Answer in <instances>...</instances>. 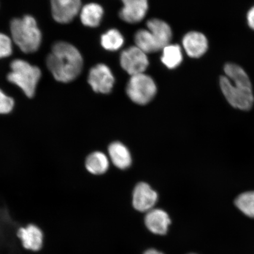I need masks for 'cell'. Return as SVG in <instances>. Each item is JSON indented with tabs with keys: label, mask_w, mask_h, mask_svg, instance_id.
Returning a JSON list of instances; mask_svg holds the SVG:
<instances>
[{
	"label": "cell",
	"mask_w": 254,
	"mask_h": 254,
	"mask_svg": "<svg viewBox=\"0 0 254 254\" xmlns=\"http://www.w3.org/2000/svg\"><path fill=\"white\" fill-rule=\"evenodd\" d=\"M53 18L60 24L73 20L81 9V0H50Z\"/></svg>",
	"instance_id": "9"
},
{
	"label": "cell",
	"mask_w": 254,
	"mask_h": 254,
	"mask_svg": "<svg viewBox=\"0 0 254 254\" xmlns=\"http://www.w3.org/2000/svg\"><path fill=\"white\" fill-rule=\"evenodd\" d=\"M144 222L151 233L158 236H164L168 233L171 221L166 211L161 209L153 208L147 212Z\"/></svg>",
	"instance_id": "13"
},
{
	"label": "cell",
	"mask_w": 254,
	"mask_h": 254,
	"mask_svg": "<svg viewBox=\"0 0 254 254\" xmlns=\"http://www.w3.org/2000/svg\"><path fill=\"white\" fill-rule=\"evenodd\" d=\"M48 69L57 81L67 83L77 78L83 68L80 52L72 44L64 41L54 44L47 57Z\"/></svg>",
	"instance_id": "1"
},
{
	"label": "cell",
	"mask_w": 254,
	"mask_h": 254,
	"mask_svg": "<svg viewBox=\"0 0 254 254\" xmlns=\"http://www.w3.org/2000/svg\"><path fill=\"white\" fill-rule=\"evenodd\" d=\"M158 198L157 193L148 184L140 183L133 192L132 205L136 211L147 212L154 208Z\"/></svg>",
	"instance_id": "10"
},
{
	"label": "cell",
	"mask_w": 254,
	"mask_h": 254,
	"mask_svg": "<svg viewBox=\"0 0 254 254\" xmlns=\"http://www.w3.org/2000/svg\"><path fill=\"white\" fill-rule=\"evenodd\" d=\"M88 82L95 93L106 94L113 90L115 78L109 66L98 64L89 72Z\"/></svg>",
	"instance_id": "8"
},
{
	"label": "cell",
	"mask_w": 254,
	"mask_h": 254,
	"mask_svg": "<svg viewBox=\"0 0 254 254\" xmlns=\"http://www.w3.org/2000/svg\"><path fill=\"white\" fill-rule=\"evenodd\" d=\"M143 254H164L156 249H150L146 250Z\"/></svg>",
	"instance_id": "25"
},
{
	"label": "cell",
	"mask_w": 254,
	"mask_h": 254,
	"mask_svg": "<svg viewBox=\"0 0 254 254\" xmlns=\"http://www.w3.org/2000/svg\"><path fill=\"white\" fill-rule=\"evenodd\" d=\"M224 71L226 76L221 77L220 87L228 103L236 109L250 110L254 98L249 76L240 66L234 64H227Z\"/></svg>",
	"instance_id": "2"
},
{
	"label": "cell",
	"mask_w": 254,
	"mask_h": 254,
	"mask_svg": "<svg viewBox=\"0 0 254 254\" xmlns=\"http://www.w3.org/2000/svg\"></svg>",
	"instance_id": "26"
},
{
	"label": "cell",
	"mask_w": 254,
	"mask_h": 254,
	"mask_svg": "<svg viewBox=\"0 0 254 254\" xmlns=\"http://www.w3.org/2000/svg\"><path fill=\"white\" fill-rule=\"evenodd\" d=\"M16 237L23 250L31 253H39L45 246V235L41 228L35 224H28L18 228Z\"/></svg>",
	"instance_id": "6"
},
{
	"label": "cell",
	"mask_w": 254,
	"mask_h": 254,
	"mask_svg": "<svg viewBox=\"0 0 254 254\" xmlns=\"http://www.w3.org/2000/svg\"><path fill=\"white\" fill-rule=\"evenodd\" d=\"M120 63L124 70L131 76L144 73L149 66L147 54L136 46L124 50L120 55Z\"/></svg>",
	"instance_id": "7"
},
{
	"label": "cell",
	"mask_w": 254,
	"mask_h": 254,
	"mask_svg": "<svg viewBox=\"0 0 254 254\" xmlns=\"http://www.w3.org/2000/svg\"><path fill=\"white\" fill-rule=\"evenodd\" d=\"M12 44L10 38L4 34L0 33V59L11 55Z\"/></svg>",
	"instance_id": "23"
},
{
	"label": "cell",
	"mask_w": 254,
	"mask_h": 254,
	"mask_svg": "<svg viewBox=\"0 0 254 254\" xmlns=\"http://www.w3.org/2000/svg\"><path fill=\"white\" fill-rule=\"evenodd\" d=\"M182 43L184 50L190 58H200L208 50L206 37L198 31H190L187 33L183 37Z\"/></svg>",
	"instance_id": "12"
},
{
	"label": "cell",
	"mask_w": 254,
	"mask_h": 254,
	"mask_svg": "<svg viewBox=\"0 0 254 254\" xmlns=\"http://www.w3.org/2000/svg\"><path fill=\"white\" fill-rule=\"evenodd\" d=\"M12 41L24 53H33L39 50L42 34L37 21L31 15L15 18L10 23Z\"/></svg>",
	"instance_id": "3"
},
{
	"label": "cell",
	"mask_w": 254,
	"mask_h": 254,
	"mask_svg": "<svg viewBox=\"0 0 254 254\" xmlns=\"http://www.w3.org/2000/svg\"><path fill=\"white\" fill-rule=\"evenodd\" d=\"M161 62L170 69H176L183 61L181 47L178 44H168L162 50Z\"/></svg>",
	"instance_id": "18"
},
{
	"label": "cell",
	"mask_w": 254,
	"mask_h": 254,
	"mask_svg": "<svg viewBox=\"0 0 254 254\" xmlns=\"http://www.w3.org/2000/svg\"><path fill=\"white\" fill-rule=\"evenodd\" d=\"M85 166L91 174H104L109 170V159L103 152L95 151L88 155L85 161Z\"/></svg>",
	"instance_id": "17"
},
{
	"label": "cell",
	"mask_w": 254,
	"mask_h": 254,
	"mask_svg": "<svg viewBox=\"0 0 254 254\" xmlns=\"http://www.w3.org/2000/svg\"><path fill=\"white\" fill-rule=\"evenodd\" d=\"M125 43V38L118 30L110 29L101 37V44L105 50L110 52H116Z\"/></svg>",
	"instance_id": "20"
},
{
	"label": "cell",
	"mask_w": 254,
	"mask_h": 254,
	"mask_svg": "<svg viewBox=\"0 0 254 254\" xmlns=\"http://www.w3.org/2000/svg\"><path fill=\"white\" fill-rule=\"evenodd\" d=\"M235 204L247 217L254 218V191L240 195L235 201Z\"/></svg>",
	"instance_id": "21"
},
{
	"label": "cell",
	"mask_w": 254,
	"mask_h": 254,
	"mask_svg": "<svg viewBox=\"0 0 254 254\" xmlns=\"http://www.w3.org/2000/svg\"><path fill=\"white\" fill-rule=\"evenodd\" d=\"M104 15V9L96 3H90L81 8L80 18L85 26L97 27L101 23Z\"/></svg>",
	"instance_id": "16"
},
{
	"label": "cell",
	"mask_w": 254,
	"mask_h": 254,
	"mask_svg": "<svg viewBox=\"0 0 254 254\" xmlns=\"http://www.w3.org/2000/svg\"><path fill=\"white\" fill-rule=\"evenodd\" d=\"M157 91V85L154 79L145 73L131 76L126 88V93L130 100L139 105L150 103Z\"/></svg>",
	"instance_id": "5"
},
{
	"label": "cell",
	"mask_w": 254,
	"mask_h": 254,
	"mask_svg": "<svg viewBox=\"0 0 254 254\" xmlns=\"http://www.w3.org/2000/svg\"><path fill=\"white\" fill-rule=\"evenodd\" d=\"M248 23L249 26L254 30V6L248 12L247 14Z\"/></svg>",
	"instance_id": "24"
},
{
	"label": "cell",
	"mask_w": 254,
	"mask_h": 254,
	"mask_svg": "<svg viewBox=\"0 0 254 254\" xmlns=\"http://www.w3.org/2000/svg\"><path fill=\"white\" fill-rule=\"evenodd\" d=\"M147 26L157 41L161 50L170 44L173 38V31L166 22L160 19L152 18L147 21Z\"/></svg>",
	"instance_id": "14"
},
{
	"label": "cell",
	"mask_w": 254,
	"mask_h": 254,
	"mask_svg": "<svg viewBox=\"0 0 254 254\" xmlns=\"http://www.w3.org/2000/svg\"><path fill=\"white\" fill-rule=\"evenodd\" d=\"M15 102L13 98L6 94L0 88V115H7L14 110Z\"/></svg>",
	"instance_id": "22"
},
{
	"label": "cell",
	"mask_w": 254,
	"mask_h": 254,
	"mask_svg": "<svg viewBox=\"0 0 254 254\" xmlns=\"http://www.w3.org/2000/svg\"><path fill=\"white\" fill-rule=\"evenodd\" d=\"M124 6L119 15L127 23H139L147 15L148 10V0H122Z\"/></svg>",
	"instance_id": "11"
},
{
	"label": "cell",
	"mask_w": 254,
	"mask_h": 254,
	"mask_svg": "<svg viewBox=\"0 0 254 254\" xmlns=\"http://www.w3.org/2000/svg\"><path fill=\"white\" fill-rule=\"evenodd\" d=\"M110 160L116 167L126 170L131 166L132 158L128 148L122 142L111 143L109 147Z\"/></svg>",
	"instance_id": "15"
},
{
	"label": "cell",
	"mask_w": 254,
	"mask_h": 254,
	"mask_svg": "<svg viewBox=\"0 0 254 254\" xmlns=\"http://www.w3.org/2000/svg\"><path fill=\"white\" fill-rule=\"evenodd\" d=\"M10 68L8 81L20 88L27 97H33L41 77L40 69L21 59L13 60Z\"/></svg>",
	"instance_id": "4"
},
{
	"label": "cell",
	"mask_w": 254,
	"mask_h": 254,
	"mask_svg": "<svg viewBox=\"0 0 254 254\" xmlns=\"http://www.w3.org/2000/svg\"><path fill=\"white\" fill-rule=\"evenodd\" d=\"M135 46L146 54L153 53L161 50L156 39L148 29L138 30L135 34Z\"/></svg>",
	"instance_id": "19"
}]
</instances>
